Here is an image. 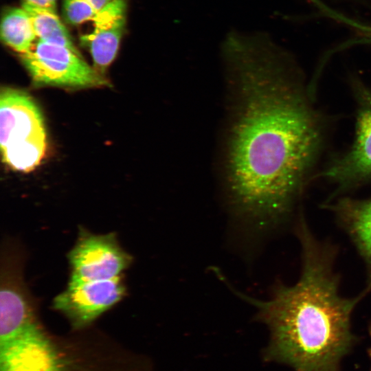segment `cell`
<instances>
[{"mask_svg":"<svg viewBox=\"0 0 371 371\" xmlns=\"http://www.w3.org/2000/svg\"><path fill=\"white\" fill-rule=\"evenodd\" d=\"M0 340L10 339L37 322L16 265L5 261L1 270Z\"/></svg>","mask_w":371,"mask_h":371,"instance_id":"cell-10","label":"cell"},{"mask_svg":"<svg viewBox=\"0 0 371 371\" xmlns=\"http://www.w3.org/2000/svg\"><path fill=\"white\" fill-rule=\"evenodd\" d=\"M349 83L356 102L353 142L314 175L333 183L335 196L371 181V85L357 75L349 77Z\"/></svg>","mask_w":371,"mask_h":371,"instance_id":"cell-5","label":"cell"},{"mask_svg":"<svg viewBox=\"0 0 371 371\" xmlns=\"http://www.w3.org/2000/svg\"><path fill=\"white\" fill-rule=\"evenodd\" d=\"M229 109L223 167L231 201L258 226L287 218L324 146L326 122L294 56L268 35L223 43Z\"/></svg>","mask_w":371,"mask_h":371,"instance_id":"cell-1","label":"cell"},{"mask_svg":"<svg viewBox=\"0 0 371 371\" xmlns=\"http://www.w3.org/2000/svg\"><path fill=\"white\" fill-rule=\"evenodd\" d=\"M120 276L103 280H69L66 289L54 299V308L63 313L76 328L91 324L125 295Z\"/></svg>","mask_w":371,"mask_h":371,"instance_id":"cell-8","label":"cell"},{"mask_svg":"<svg viewBox=\"0 0 371 371\" xmlns=\"http://www.w3.org/2000/svg\"><path fill=\"white\" fill-rule=\"evenodd\" d=\"M21 7L30 15L38 40L67 47L81 55L56 12L33 6L25 2Z\"/></svg>","mask_w":371,"mask_h":371,"instance_id":"cell-13","label":"cell"},{"mask_svg":"<svg viewBox=\"0 0 371 371\" xmlns=\"http://www.w3.org/2000/svg\"><path fill=\"white\" fill-rule=\"evenodd\" d=\"M333 20L343 24L352 32L350 38L341 44V49L354 45L371 46V18L361 19L337 11L333 14Z\"/></svg>","mask_w":371,"mask_h":371,"instance_id":"cell-14","label":"cell"},{"mask_svg":"<svg viewBox=\"0 0 371 371\" xmlns=\"http://www.w3.org/2000/svg\"><path fill=\"white\" fill-rule=\"evenodd\" d=\"M295 232L302 269L292 286L280 284L269 300L236 292L257 307V319L269 330L264 358L295 371H339L341 359L357 342L351 317L365 297H345L339 291L335 249L315 236L300 214Z\"/></svg>","mask_w":371,"mask_h":371,"instance_id":"cell-2","label":"cell"},{"mask_svg":"<svg viewBox=\"0 0 371 371\" xmlns=\"http://www.w3.org/2000/svg\"><path fill=\"white\" fill-rule=\"evenodd\" d=\"M98 12L109 4L112 0H85Z\"/></svg>","mask_w":371,"mask_h":371,"instance_id":"cell-17","label":"cell"},{"mask_svg":"<svg viewBox=\"0 0 371 371\" xmlns=\"http://www.w3.org/2000/svg\"><path fill=\"white\" fill-rule=\"evenodd\" d=\"M12 371H153L148 361L131 352L88 351L55 340L47 333L22 348Z\"/></svg>","mask_w":371,"mask_h":371,"instance_id":"cell-4","label":"cell"},{"mask_svg":"<svg viewBox=\"0 0 371 371\" xmlns=\"http://www.w3.org/2000/svg\"><path fill=\"white\" fill-rule=\"evenodd\" d=\"M0 33L2 41L19 55L29 52L37 38L31 18L23 7L5 10Z\"/></svg>","mask_w":371,"mask_h":371,"instance_id":"cell-12","label":"cell"},{"mask_svg":"<svg viewBox=\"0 0 371 371\" xmlns=\"http://www.w3.org/2000/svg\"><path fill=\"white\" fill-rule=\"evenodd\" d=\"M369 334H370V339H371V324L369 326ZM368 355H369L370 361H371V344H370V348L368 349ZM370 371H371V367H370Z\"/></svg>","mask_w":371,"mask_h":371,"instance_id":"cell-18","label":"cell"},{"mask_svg":"<svg viewBox=\"0 0 371 371\" xmlns=\"http://www.w3.org/2000/svg\"><path fill=\"white\" fill-rule=\"evenodd\" d=\"M31 5L56 12V0H23Z\"/></svg>","mask_w":371,"mask_h":371,"instance_id":"cell-16","label":"cell"},{"mask_svg":"<svg viewBox=\"0 0 371 371\" xmlns=\"http://www.w3.org/2000/svg\"><path fill=\"white\" fill-rule=\"evenodd\" d=\"M36 86L66 88L109 87L105 76L69 49L38 40L25 54L19 55Z\"/></svg>","mask_w":371,"mask_h":371,"instance_id":"cell-6","label":"cell"},{"mask_svg":"<svg viewBox=\"0 0 371 371\" xmlns=\"http://www.w3.org/2000/svg\"><path fill=\"white\" fill-rule=\"evenodd\" d=\"M0 146L3 161L14 170L30 172L44 157L47 135L43 117L33 98L22 90L1 89Z\"/></svg>","mask_w":371,"mask_h":371,"instance_id":"cell-3","label":"cell"},{"mask_svg":"<svg viewBox=\"0 0 371 371\" xmlns=\"http://www.w3.org/2000/svg\"><path fill=\"white\" fill-rule=\"evenodd\" d=\"M325 207L335 214L366 265L367 284L361 292L366 296L371 291V198L341 196L326 203Z\"/></svg>","mask_w":371,"mask_h":371,"instance_id":"cell-11","label":"cell"},{"mask_svg":"<svg viewBox=\"0 0 371 371\" xmlns=\"http://www.w3.org/2000/svg\"><path fill=\"white\" fill-rule=\"evenodd\" d=\"M68 259L69 280L73 281L103 280L120 276L132 260L114 234L96 235L86 230L80 232Z\"/></svg>","mask_w":371,"mask_h":371,"instance_id":"cell-7","label":"cell"},{"mask_svg":"<svg viewBox=\"0 0 371 371\" xmlns=\"http://www.w3.org/2000/svg\"><path fill=\"white\" fill-rule=\"evenodd\" d=\"M127 0H112L92 19L93 28L82 37L87 43L93 67L104 74L115 59L125 30Z\"/></svg>","mask_w":371,"mask_h":371,"instance_id":"cell-9","label":"cell"},{"mask_svg":"<svg viewBox=\"0 0 371 371\" xmlns=\"http://www.w3.org/2000/svg\"><path fill=\"white\" fill-rule=\"evenodd\" d=\"M97 12L85 0H63V14L71 25H78L92 21Z\"/></svg>","mask_w":371,"mask_h":371,"instance_id":"cell-15","label":"cell"}]
</instances>
